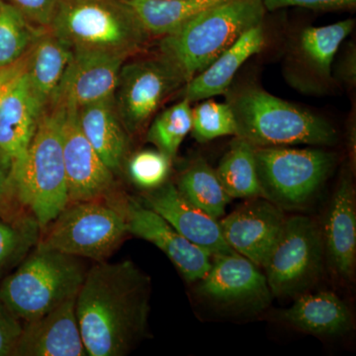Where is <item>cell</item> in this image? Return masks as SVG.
Segmentation results:
<instances>
[{"instance_id": "4316f807", "label": "cell", "mask_w": 356, "mask_h": 356, "mask_svg": "<svg viewBox=\"0 0 356 356\" xmlns=\"http://www.w3.org/2000/svg\"><path fill=\"white\" fill-rule=\"evenodd\" d=\"M178 191L199 209L219 220L232 200L214 168L203 158L194 159L178 178Z\"/></svg>"}, {"instance_id": "e575fe53", "label": "cell", "mask_w": 356, "mask_h": 356, "mask_svg": "<svg viewBox=\"0 0 356 356\" xmlns=\"http://www.w3.org/2000/svg\"><path fill=\"white\" fill-rule=\"evenodd\" d=\"M266 10L275 11L285 7H304L316 10H339L353 8L356 0H262Z\"/></svg>"}, {"instance_id": "f35d334b", "label": "cell", "mask_w": 356, "mask_h": 356, "mask_svg": "<svg viewBox=\"0 0 356 356\" xmlns=\"http://www.w3.org/2000/svg\"><path fill=\"white\" fill-rule=\"evenodd\" d=\"M355 119L350 118L348 125V146L350 151L351 161L355 165V153H356V130H355Z\"/></svg>"}, {"instance_id": "d590c367", "label": "cell", "mask_w": 356, "mask_h": 356, "mask_svg": "<svg viewBox=\"0 0 356 356\" xmlns=\"http://www.w3.org/2000/svg\"><path fill=\"white\" fill-rule=\"evenodd\" d=\"M13 163L6 154L0 152V214L6 211L9 204L16 200L13 180Z\"/></svg>"}, {"instance_id": "f1b7e54d", "label": "cell", "mask_w": 356, "mask_h": 356, "mask_svg": "<svg viewBox=\"0 0 356 356\" xmlns=\"http://www.w3.org/2000/svg\"><path fill=\"white\" fill-rule=\"evenodd\" d=\"M42 229L30 213L14 221H0V277L24 261L36 248Z\"/></svg>"}, {"instance_id": "ba28073f", "label": "cell", "mask_w": 356, "mask_h": 356, "mask_svg": "<svg viewBox=\"0 0 356 356\" xmlns=\"http://www.w3.org/2000/svg\"><path fill=\"white\" fill-rule=\"evenodd\" d=\"M255 161L264 198L282 210L297 209L324 184L334 156L320 149L255 147Z\"/></svg>"}, {"instance_id": "52a82bcc", "label": "cell", "mask_w": 356, "mask_h": 356, "mask_svg": "<svg viewBox=\"0 0 356 356\" xmlns=\"http://www.w3.org/2000/svg\"><path fill=\"white\" fill-rule=\"evenodd\" d=\"M37 247L104 261L128 235L125 212L99 200L69 203L43 229Z\"/></svg>"}, {"instance_id": "e0dca14e", "label": "cell", "mask_w": 356, "mask_h": 356, "mask_svg": "<svg viewBox=\"0 0 356 356\" xmlns=\"http://www.w3.org/2000/svg\"><path fill=\"white\" fill-rule=\"evenodd\" d=\"M321 231L327 268L337 280H353L356 267V192L350 172L341 173Z\"/></svg>"}, {"instance_id": "9a60e30c", "label": "cell", "mask_w": 356, "mask_h": 356, "mask_svg": "<svg viewBox=\"0 0 356 356\" xmlns=\"http://www.w3.org/2000/svg\"><path fill=\"white\" fill-rule=\"evenodd\" d=\"M284 210L266 198L247 199L219 220L222 236L232 250L264 267L284 224Z\"/></svg>"}, {"instance_id": "d6a6232c", "label": "cell", "mask_w": 356, "mask_h": 356, "mask_svg": "<svg viewBox=\"0 0 356 356\" xmlns=\"http://www.w3.org/2000/svg\"><path fill=\"white\" fill-rule=\"evenodd\" d=\"M17 8L33 24L50 27L60 0H4Z\"/></svg>"}, {"instance_id": "d4e9b609", "label": "cell", "mask_w": 356, "mask_h": 356, "mask_svg": "<svg viewBox=\"0 0 356 356\" xmlns=\"http://www.w3.org/2000/svg\"><path fill=\"white\" fill-rule=\"evenodd\" d=\"M149 36H166L227 0H125Z\"/></svg>"}, {"instance_id": "7a4b0ae2", "label": "cell", "mask_w": 356, "mask_h": 356, "mask_svg": "<svg viewBox=\"0 0 356 356\" xmlns=\"http://www.w3.org/2000/svg\"><path fill=\"white\" fill-rule=\"evenodd\" d=\"M225 95L235 116L236 137L254 147L331 146L339 139L323 117L254 84L231 86Z\"/></svg>"}, {"instance_id": "44dd1931", "label": "cell", "mask_w": 356, "mask_h": 356, "mask_svg": "<svg viewBox=\"0 0 356 356\" xmlns=\"http://www.w3.org/2000/svg\"><path fill=\"white\" fill-rule=\"evenodd\" d=\"M264 44V24L252 27L206 69L187 81L180 97L192 103L226 95L238 70L248 58L259 54Z\"/></svg>"}, {"instance_id": "ffe728a7", "label": "cell", "mask_w": 356, "mask_h": 356, "mask_svg": "<svg viewBox=\"0 0 356 356\" xmlns=\"http://www.w3.org/2000/svg\"><path fill=\"white\" fill-rule=\"evenodd\" d=\"M44 110L24 70L0 102V152L10 159L13 168L24 159Z\"/></svg>"}, {"instance_id": "7c38bea8", "label": "cell", "mask_w": 356, "mask_h": 356, "mask_svg": "<svg viewBox=\"0 0 356 356\" xmlns=\"http://www.w3.org/2000/svg\"><path fill=\"white\" fill-rule=\"evenodd\" d=\"M353 28L355 20L348 19L302 29L288 51V83L304 92L322 93L331 88L334 58Z\"/></svg>"}, {"instance_id": "74e56055", "label": "cell", "mask_w": 356, "mask_h": 356, "mask_svg": "<svg viewBox=\"0 0 356 356\" xmlns=\"http://www.w3.org/2000/svg\"><path fill=\"white\" fill-rule=\"evenodd\" d=\"M26 63H27V54L18 62L0 69V102L16 79L24 72Z\"/></svg>"}, {"instance_id": "4dcf8cb0", "label": "cell", "mask_w": 356, "mask_h": 356, "mask_svg": "<svg viewBox=\"0 0 356 356\" xmlns=\"http://www.w3.org/2000/svg\"><path fill=\"white\" fill-rule=\"evenodd\" d=\"M192 136L207 143L225 136H236L235 116L228 103L208 98L192 108Z\"/></svg>"}, {"instance_id": "7402d4cb", "label": "cell", "mask_w": 356, "mask_h": 356, "mask_svg": "<svg viewBox=\"0 0 356 356\" xmlns=\"http://www.w3.org/2000/svg\"><path fill=\"white\" fill-rule=\"evenodd\" d=\"M280 316L298 331L315 336L344 334L353 325L350 309L331 291L303 293Z\"/></svg>"}, {"instance_id": "2e32d148", "label": "cell", "mask_w": 356, "mask_h": 356, "mask_svg": "<svg viewBox=\"0 0 356 356\" xmlns=\"http://www.w3.org/2000/svg\"><path fill=\"white\" fill-rule=\"evenodd\" d=\"M62 143L70 203L104 197L113 187L114 172L84 136L76 109H65Z\"/></svg>"}, {"instance_id": "30bf717a", "label": "cell", "mask_w": 356, "mask_h": 356, "mask_svg": "<svg viewBox=\"0 0 356 356\" xmlns=\"http://www.w3.org/2000/svg\"><path fill=\"white\" fill-rule=\"evenodd\" d=\"M184 84V77L161 55L122 65L114 106L127 133L140 132L161 103Z\"/></svg>"}, {"instance_id": "8992f818", "label": "cell", "mask_w": 356, "mask_h": 356, "mask_svg": "<svg viewBox=\"0 0 356 356\" xmlns=\"http://www.w3.org/2000/svg\"><path fill=\"white\" fill-rule=\"evenodd\" d=\"M0 285V299L18 320L43 316L76 298L86 273L81 259L36 247Z\"/></svg>"}, {"instance_id": "8fae6325", "label": "cell", "mask_w": 356, "mask_h": 356, "mask_svg": "<svg viewBox=\"0 0 356 356\" xmlns=\"http://www.w3.org/2000/svg\"><path fill=\"white\" fill-rule=\"evenodd\" d=\"M196 293L220 310L257 313L270 305L273 294L266 274L247 257L232 250L215 255Z\"/></svg>"}, {"instance_id": "d6986e66", "label": "cell", "mask_w": 356, "mask_h": 356, "mask_svg": "<svg viewBox=\"0 0 356 356\" xmlns=\"http://www.w3.org/2000/svg\"><path fill=\"white\" fill-rule=\"evenodd\" d=\"M76 313V298L26 322L13 356H86Z\"/></svg>"}, {"instance_id": "603a6c76", "label": "cell", "mask_w": 356, "mask_h": 356, "mask_svg": "<svg viewBox=\"0 0 356 356\" xmlns=\"http://www.w3.org/2000/svg\"><path fill=\"white\" fill-rule=\"evenodd\" d=\"M77 121L86 139L114 173L118 172L128 152V133L114 106V97L76 110Z\"/></svg>"}, {"instance_id": "83f0119b", "label": "cell", "mask_w": 356, "mask_h": 356, "mask_svg": "<svg viewBox=\"0 0 356 356\" xmlns=\"http://www.w3.org/2000/svg\"><path fill=\"white\" fill-rule=\"evenodd\" d=\"M47 29L33 24L17 8L0 0V69L24 57Z\"/></svg>"}, {"instance_id": "ac0fdd59", "label": "cell", "mask_w": 356, "mask_h": 356, "mask_svg": "<svg viewBox=\"0 0 356 356\" xmlns=\"http://www.w3.org/2000/svg\"><path fill=\"white\" fill-rule=\"evenodd\" d=\"M142 203L211 257L232 250L222 236L219 220L189 202L172 182L166 181L159 188L147 191Z\"/></svg>"}, {"instance_id": "cb8c5ba5", "label": "cell", "mask_w": 356, "mask_h": 356, "mask_svg": "<svg viewBox=\"0 0 356 356\" xmlns=\"http://www.w3.org/2000/svg\"><path fill=\"white\" fill-rule=\"evenodd\" d=\"M72 56V49L50 29H47L28 51L26 76L44 108L57 90Z\"/></svg>"}, {"instance_id": "484cf974", "label": "cell", "mask_w": 356, "mask_h": 356, "mask_svg": "<svg viewBox=\"0 0 356 356\" xmlns=\"http://www.w3.org/2000/svg\"><path fill=\"white\" fill-rule=\"evenodd\" d=\"M215 172L232 199L264 198L257 175L255 147L247 140L235 136Z\"/></svg>"}, {"instance_id": "5b68a950", "label": "cell", "mask_w": 356, "mask_h": 356, "mask_svg": "<svg viewBox=\"0 0 356 356\" xmlns=\"http://www.w3.org/2000/svg\"><path fill=\"white\" fill-rule=\"evenodd\" d=\"M64 112L58 107L44 108L24 159L11 175L18 203L29 210L42 231L70 203L63 156Z\"/></svg>"}, {"instance_id": "1f68e13d", "label": "cell", "mask_w": 356, "mask_h": 356, "mask_svg": "<svg viewBox=\"0 0 356 356\" xmlns=\"http://www.w3.org/2000/svg\"><path fill=\"white\" fill-rule=\"evenodd\" d=\"M172 159L156 149H144L131 156L127 172L131 181L145 191H154L168 181Z\"/></svg>"}, {"instance_id": "277c9868", "label": "cell", "mask_w": 356, "mask_h": 356, "mask_svg": "<svg viewBox=\"0 0 356 356\" xmlns=\"http://www.w3.org/2000/svg\"><path fill=\"white\" fill-rule=\"evenodd\" d=\"M51 33L76 51L112 54L127 58L149 34L125 0H60Z\"/></svg>"}, {"instance_id": "8d00e7d4", "label": "cell", "mask_w": 356, "mask_h": 356, "mask_svg": "<svg viewBox=\"0 0 356 356\" xmlns=\"http://www.w3.org/2000/svg\"><path fill=\"white\" fill-rule=\"evenodd\" d=\"M337 76L350 86L356 83V49L355 44H348L343 57L337 65Z\"/></svg>"}, {"instance_id": "6da1fadb", "label": "cell", "mask_w": 356, "mask_h": 356, "mask_svg": "<svg viewBox=\"0 0 356 356\" xmlns=\"http://www.w3.org/2000/svg\"><path fill=\"white\" fill-rule=\"evenodd\" d=\"M151 280L131 261H99L86 273L76 313L89 356L127 355L146 336Z\"/></svg>"}, {"instance_id": "9c48e42d", "label": "cell", "mask_w": 356, "mask_h": 356, "mask_svg": "<svg viewBox=\"0 0 356 356\" xmlns=\"http://www.w3.org/2000/svg\"><path fill=\"white\" fill-rule=\"evenodd\" d=\"M322 231L310 217L286 218L264 268L271 294L297 297L317 284L325 266Z\"/></svg>"}, {"instance_id": "836d02e7", "label": "cell", "mask_w": 356, "mask_h": 356, "mask_svg": "<svg viewBox=\"0 0 356 356\" xmlns=\"http://www.w3.org/2000/svg\"><path fill=\"white\" fill-rule=\"evenodd\" d=\"M22 325L0 299V356H13Z\"/></svg>"}, {"instance_id": "4fadbf2b", "label": "cell", "mask_w": 356, "mask_h": 356, "mask_svg": "<svg viewBox=\"0 0 356 356\" xmlns=\"http://www.w3.org/2000/svg\"><path fill=\"white\" fill-rule=\"evenodd\" d=\"M125 60L112 54L76 51L47 107L77 110L113 98Z\"/></svg>"}, {"instance_id": "f546056e", "label": "cell", "mask_w": 356, "mask_h": 356, "mask_svg": "<svg viewBox=\"0 0 356 356\" xmlns=\"http://www.w3.org/2000/svg\"><path fill=\"white\" fill-rule=\"evenodd\" d=\"M192 129L191 102L181 98L179 102L159 114L152 122L147 140L159 151L172 159L178 153L182 142Z\"/></svg>"}, {"instance_id": "5bb4252c", "label": "cell", "mask_w": 356, "mask_h": 356, "mask_svg": "<svg viewBox=\"0 0 356 356\" xmlns=\"http://www.w3.org/2000/svg\"><path fill=\"white\" fill-rule=\"evenodd\" d=\"M124 212L128 234L156 245L187 282H198L208 273L212 257L178 233L158 213L134 198L128 199Z\"/></svg>"}, {"instance_id": "3957f363", "label": "cell", "mask_w": 356, "mask_h": 356, "mask_svg": "<svg viewBox=\"0 0 356 356\" xmlns=\"http://www.w3.org/2000/svg\"><path fill=\"white\" fill-rule=\"evenodd\" d=\"M266 11L262 0H227L163 36L159 55L177 70L186 83L245 32L264 24Z\"/></svg>"}]
</instances>
